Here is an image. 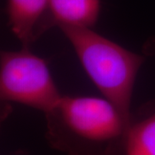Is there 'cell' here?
Returning a JSON list of instances; mask_svg holds the SVG:
<instances>
[{
	"label": "cell",
	"mask_w": 155,
	"mask_h": 155,
	"mask_svg": "<svg viewBox=\"0 0 155 155\" xmlns=\"http://www.w3.org/2000/svg\"><path fill=\"white\" fill-rule=\"evenodd\" d=\"M45 137L65 155H122L130 121L106 98L62 96L46 112Z\"/></svg>",
	"instance_id": "6da1fadb"
},
{
	"label": "cell",
	"mask_w": 155,
	"mask_h": 155,
	"mask_svg": "<svg viewBox=\"0 0 155 155\" xmlns=\"http://www.w3.org/2000/svg\"><path fill=\"white\" fill-rule=\"evenodd\" d=\"M49 0H7L8 24L22 44L29 45L38 38L40 23L45 16Z\"/></svg>",
	"instance_id": "5b68a950"
},
{
	"label": "cell",
	"mask_w": 155,
	"mask_h": 155,
	"mask_svg": "<svg viewBox=\"0 0 155 155\" xmlns=\"http://www.w3.org/2000/svg\"><path fill=\"white\" fill-rule=\"evenodd\" d=\"M101 11V0H49L40 23L38 36L54 26L93 28Z\"/></svg>",
	"instance_id": "277c9868"
},
{
	"label": "cell",
	"mask_w": 155,
	"mask_h": 155,
	"mask_svg": "<svg viewBox=\"0 0 155 155\" xmlns=\"http://www.w3.org/2000/svg\"><path fill=\"white\" fill-rule=\"evenodd\" d=\"M88 76L104 98L131 120L134 86L144 57L122 48L91 28L61 26Z\"/></svg>",
	"instance_id": "7a4b0ae2"
},
{
	"label": "cell",
	"mask_w": 155,
	"mask_h": 155,
	"mask_svg": "<svg viewBox=\"0 0 155 155\" xmlns=\"http://www.w3.org/2000/svg\"><path fill=\"white\" fill-rule=\"evenodd\" d=\"M122 155H155V111L131 116Z\"/></svg>",
	"instance_id": "8992f818"
},
{
	"label": "cell",
	"mask_w": 155,
	"mask_h": 155,
	"mask_svg": "<svg viewBox=\"0 0 155 155\" xmlns=\"http://www.w3.org/2000/svg\"><path fill=\"white\" fill-rule=\"evenodd\" d=\"M0 61L2 100L24 104L45 114L62 97L47 63L28 48L4 51Z\"/></svg>",
	"instance_id": "3957f363"
}]
</instances>
